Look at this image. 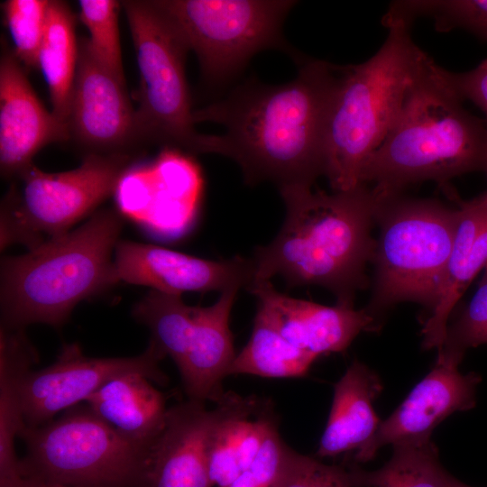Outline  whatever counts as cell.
<instances>
[{"mask_svg":"<svg viewBox=\"0 0 487 487\" xmlns=\"http://www.w3.org/2000/svg\"><path fill=\"white\" fill-rule=\"evenodd\" d=\"M280 194L285 219L275 238L254 250L255 280L279 275L289 287L319 286L337 305L354 307L356 293L369 285L365 269L376 246L372 226L389 198L368 184L332 193L288 187Z\"/></svg>","mask_w":487,"mask_h":487,"instance_id":"obj_2","label":"cell"},{"mask_svg":"<svg viewBox=\"0 0 487 487\" xmlns=\"http://www.w3.org/2000/svg\"><path fill=\"white\" fill-rule=\"evenodd\" d=\"M449 71L423 53L399 115L366 161L362 184L385 198L425 180L441 186L472 171H487V123L470 114Z\"/></svg>","mask_w":487,"mask_h":487,"instance_id":"obj_3","label":"cell"},{"mask_svg":"<svg viewBox=\"0 0 487 487\" xmlns=\"http://www.w3.org/2000/svg\"><path fill=\"white\" fill-rule=\"evenodd\" d=\"M452 487H472V486H469L455 478Z\"/></svg>","mask_w":487,"mask_h":487,"instance_id":"obj_37","label":"cell"},{"mask_svg":"<svg viewBox=\"0 0 487 487\" xmlns=\"http://www.w3.org/2000/svg\"><path fill=\"white\" fill-rule=\"evenodd\" d=\"M207 444L212 486L226 487L246 470L278 427L271 402L225 391L216 403Z\"/></svg>","mask_w":487,"mask_h":487,"instance_id":"obj_19","label":"cell"},{"mask_svg":"<svg viewBox=\"0 0 487 487\" xmlns=\"http://www.w3.org/2000/svg\"><path fill=\"white\" fill-rule=\"evenodd\" d=\"M171 16L199 62L212 88L226 86L257 53L277 49L297 62L287 43L283 23L292 0H158Z\"/></svg>","mask_w":487,"mask_h":487,"instance_id":"obj_10","label":"cell"},{"mask_svg":"<svg viewBox=\"0 0 487 487\" xmlns=\"http://www.w3.org/2000/svg\"><path fill=\"white\" fill-rule=\"evenodd\" d=\"M248 291L258 300L257 311L288 342L316 357L344 352L363 331H378L364 308L325 306L292 298L266 280H255Z\"/></svg>","mask_w":487,"mask_h":487,"instance_id":"obj_18","label":"cell"},{"mask_svg":"<svg viewBox=\"0 0 487 487\" xmlns=\"http://www.w3.org/2000/svg\"><path fill=\"white\" fill-rule=\"evenodd\" d=\"M374 255L373 289L364 309L378 330L389 309L403 301L429 313L436 305L459 221V208L400 196L383 202Z\"/></svg>","mask_w":487,"mask_h":487,"instance_id":"obj_6","label":"cell"},{"mask_svg":"<svg viewBox=\"0 0 487 487\" xmlns=\"http://www.w3.org/2000/svg\"><path fill=\"white\" fill-rule=\"evenodd\" d=\"M165 356L152 342L132 357L96 358L82 354L77 344L65 345L57 360L41 370H27L20 381V398L26 427H39L72 408L112 379L139 372L159 385L168 377L160 368Z\"/></svg>","mask_w":487,"mask_h":487,"instance_id":"obj_12","label":"cell"},{"mask_svg":"<svg viewBox=\"0 0 487 487\" xmlns=\"http://www.w3.org/2000/svg\"><path fill=\"white\" fill-rule=\"evenodd\" d=\"M70 137L69 124L45 108L13 48L5 42L0 60L2 176H19L32 165V159L41 149Z\"/></svg>","mask_w":487,"mask_h":487,"instance_id":"obj_16","label":"cell"},{"mask_svg":"<svg viewBox=\"0 0 487 487\" xmlns=\"http://www.w3.org/2000/svg\"><path fill=\"white\" fill-rule=\"evenodd\" d=\"M69 130L90 152H125L135 143V110L125 82L102 63L87 37L78 40Z\"/></svg>","mask_w":487,"mask_h":487,"instance_id":"obj_14","label":"cell"},{"mask_svg":"<svg viewBox=\"0 0 487 487\" xmlns=\"http://www.w3.org/2000/svg\"><path fill=\"white\" fill-rule=\"evenodd\" d=\"M391 459L381 468L366 471L347 464L355 487H452L455 477L442 465L438 449L429 440L396 444Z\"/></svg>","mask_w":487,"mask_h":487,"instance_id":"obj_26","label":"cell"},{"mask_svg":"<svg viewBox=\"0 0 487 487\" xmlns=\"http://www.w3.org/2000/svg\"><path fill=\"white\" fill-rule=\"evenodd\" d=\"M126 152H89L79 167L47 173L33 164L16 178L1 203V249L22 244L32 250L70 231L115 193L133 164Z\"/></svg>","mask_w":487,"mask_h":487,"instance_id":"obj_9","label":"cell"},{"mask_svg":"<svg viewBox=\"0 0 487 487\" xmlns=\"http://www.w3.org/2000/svg\"><path fill=\"white\" fill-rule=\"evenodd\" d=\"M214 416V409L189 400L168 409L151 448L148 487H213L207 444Z\"/></svg>","mask_w":487,"mask_h":487,"instance_id":"obj_20","label":"cell"},{"mask_svg":"<svg viewBox=\"0 0 487 487\" xmlns=\"http://www.w3.org/2000/svg\"><path fill=\"white\" fill-rule=\"evenodd\" d=\"M120 5L115 0H80L79 19L89 32L88 41L94 53L125 82L118 24Z\"/></svg>","mask_w":487,"mask_h":487,"instance_id":"obj_29","label":"cell"},{"mask_svg":"<svg viewBox=\"0 0 487 487\" xmlns=\"http://www.w3.org/2000/svg\"><path fill=\"white\" fill-rule=\"evenodd\" d=\"M23 475L65 487H148L152 446L124 436L84 402L20 436Z\"/></svg>","mask_w":487,"mask_h":487,"instance_id":"obj_8","label":"cell"},{"mask_svg":"<svg viewBox=\"0 0 487 487\" xmlns=\"http://www.w3.org/2000/svg\"><path fill=\"white\" fill-rule=\"evenodd\" d=\"M317 358L288 342L265 316L257 311L250 338L236 354L228 375L302 377Z\"/></svg>","mask_w":487,"mask_h":487,"instance_id":"obj_27","label":"cell"},{"mask_svg":"<svg viewBox=\"0 0 487 487\" xmlns=\"http://www.w3.org/2000/svg\"><path fill=\"white\" fill-rule=\"evenodd\" d=\"M164 148L152 162L133 164L115 193L121 213L158 232L162 231V213L165 220L170 219V213L176 220L177 213L187 223L191 220L202 187L192 159L180 150Z\"/></svg>","mask_w":487,"mask_h":487,"instance_id":"obj_17","label":"cell"},{"mask_svg":"<svg viewBox=\"0 0 487 487\" xmlns=\"http://www.w3.org/2000/svg\"><path fill=\"white\" fill-rule=\"evenodd\" d=\"M78 60L75 16L67 3L51 0L38 68L48 85L51 112L69 126Z\"/></svg>","mask_w":487,"mask_h":487,"instance_id":"obj_25","label":"cell"},{"mask_svg":"<svg viewBox=\"0 0 487 487\" xmlns=\"http://www.w3.org/2000/svg\"><path fill=\"white\" fill-rule=\"evenodd\" d=\"M449 79L464 100L468 99L485 115L487 123V59L463 73H448Z\"/></svg>","mask_w":487,"mask_h":487,"instance_id":"obj_34","label":"cell"},{"mask_svg":"<svg viewBox=\"0 0 487 487\" xmlns=\"http://www.w3.org/2000/svg\"><path fill=\"white\" fill-rule=\"evenodd\" d=\"M51 0H7L3 4L14 55L29 69L38 68Z\"/></svg>","mask_w":487,"mask_h":487,"instance_id":"obj_30","label":"cell"},{"mask_svg":"<svg viewBox=\"0 0 487 487\" xmlns=\"http://www.w3.org/2000/svg\"><path fill=\"white\" fill-rule=\"evenodd\" d=\"M129 23L140 71L135 142H160L192 154L226 157L223 135L198 133L185 73L189 46L158 0L121 4Z\"/></svg>","mask_w":487,"mask_h":487,"instance_id":"obj_7","label":"cell"},{"mask_svg":"<svg viewBox=\"0 0 487 487\" xmlns=\"http://www.w3.org/2000/svg\"><path fill=\"white\" fill-rule=\"evenodd\" d=\"M37 361L23 329L0 332V487H15L24 476L14 441L25 427L20 398L23 374Z\"/></svg>","mask_w":487,"mask_h":487,"instance_id":"obj_24","label":"cell"},{"mask_svg":"<svg viewBox=\"0 0 487 487\" xmlns=\"http://www.w3.org/2000/svg\"><path fill=\"white\" fill-rule=\"evenodd\" d=\"M279 487H355L347 466L330 465L288 446Z\"/></svg>","mask_w":487,"mask_h":487,"instance_id":"obj_32","label":"cell"},{"mask_svg":"<svg viewBox=\"0 0 487 487\" xmlns=\"http://www.w3.org/2000/svg\"><path fill=\"white\" fill-rule=\"evenodd\" d=\"M387 29L373 56L340 69L325 135L324 176L334 191L362 184L363 169L395 123L424 53L409 25L396 23Z\"/></svg>","mask_w":487,"mask_h":487,"instance_id":"obj_5","label":"cell"},{"mask_svg":"<svg viewBox=\"0 0 487 487\" xmlns=\"http://www.w3.org/2000/svg\"><path fill=\"white\" fill-rule=\"evenodd\" d=\"M487 265V207L472 200L462 202L452 251L438 299L425 319L422 347H442L454 308L476 276Z\"/></svg>","mask_w":487,"mask_h":487,"instance_id":"obj_21","label":"cell"},{"mask_svg":"<svg viewBox=\"0 0 487 487\" xmlns=\"http://www.w3.org/2000/svg\"><path fill=\"white\" fill-rule=\"evenodd\" d=\"M341 66L301 60L296 78L280 85L248 79L225 97L194 110V123L224 127L227 157L244 181L312 187L325 174V135Z\"/></svg>","mask_w":487,"mask_h":487,"instance_id":"obj_1","label":"cell"},{"mask_svg":"<svg viewBox=\"0 0 487 487\" xmlns=\"http://www.w3.org/2000/svg\"><path fill=\"white\" fill-rule=\"evenodd\" d=\"M430 17L437 32L463 29L487 41V0L393 1L381 19L386 28L396 23L411 25L418 17Z\"/></svg>","mask_w":487,"mask_h":487,"instance_id":"obj_28","label":"cell"},{"mask_svg":"<svg viewBox=\"0 0 487 487\" xmlns=\"http://www.w3.org/2000/svg\"><path fill=\"white\" fill-rule=\"evenodd\" d=\"M458 366L436 361L428 374L355 452L354 462L370 461L386 445L429 440L435 427L448 416L473 409L482 377L474 372L464 374Z\"/></svg>","mask_w":487,"mask_h":487,"instance_id":"obj_15","label":"cell"},{"mask_svg":"<svg viewBox=\"0 0 487 487\" xmlns=\"http://www.w3.org/2000/svg\"><path fill=\"white\" fill-rule=\"evenodd\" d=\"M238 291L225 289L214 304L194 307L151 289L133 308L150 341L175 363L189 400L217 403L225 392L223 381L236 355L229 321Z\"/></svg>","mask_w":487,"mask_h":487,"instance_id":"obj_11","label":"cell"},{"mask_svg":"<svg viewBox=\"0 0 487 487\" xmlns=\"http://www.w3.org/2000/svg\"><path fill=\"white\" fill-rule=\"evenodd\" d=\"M114 272L116 283L150 287L165 294L228 289L248 290L255 280L252 258L234 256L213 261L179 253L162 246L120 240L115 250Z\"/></svg>","mask_w":487,"mask_h":487,"instance_id":"obj_13","label":"cell"},{"mask_svg":"<svg viewBox=\"0 0 487 487\" xmlns=\"http://www.w3.org/2000/svg\"><path fill=\"white\" fill-rule=\"evenodd\" d=\"M379 375L354 360L335 383L317 455L333 457L359 450L380 426L372 403L382 391Z\"/></svg>","mask_w":487,"mask_h":487,"instance_id":"obj_22","label":"cell"},{"mask_svg":"<svg viewBox=\"0 0 487 487\" xmlns=\"http://www.w3.org/2000/svg\"><path fill=\"white\" fill-rule=\"evenodd\" d=\"M85 403L121 435L147 446L153 445L166 424L165 395L139 372L112 379Z\"/></svg>","mask_w":487,"mask_h":487,"instance_id":"obj_23","label":"cell"},{"mask_svg":"<svg viewBox=\"0 0 487 487\" xmlns=\"http://www.w3.org/2000/svg\"><path fill=\"white\" fill-rule=\"evenodd\" d=\"M18 487H65L59 484L49 483L40 480L25 477L24 482Z\"/></svg>","mask_w":487,"mask_h":487,"instance_id":"obj_35","label":"cell"},{"mask_svg":"<svg viewBox=\"0 0 487 487\" xmlns=\"http://www.w3.org/2000/svg\"><path fill=\"white\" fill-rule=\"evenodd\" d=\"M486 175H487V171H486ZM472 201L479 206L487 207V190L482 195H480L479 197L472 199Z\"/></svg>","mask_w":487,"mask_h":487,"instance_id":"obj_36","label":"cell"},{"mask_svg":"<svg viewBox=\"0 0 487 487\" xmlns=\"http://www.w3.org/2000/svg\"><path fill=\"white\" fill-rule=\"evenodd\" d=\"M487 345V265L469 303L447 325L436 359L460 364L467 349Z\"/></svg>","mask_w":487,"mask_h":487,"instance_id":"obj_31","label":"cell"},{"mask_svg":"<svg viewBox=\"0 0 487 487\" xmlns=\"http://www.w3.org/2000/svg\"><path fill=\"white\" fill-rule=\"evenodd\" d=\"M287 447L276 427L252 464L226 487H279Z\"/></svg>","mask_w":487,"mask_h":487,"instance_id":"obj_33","label":"cell"},{"mask_svg":"<svg viewBox=\"0 0 487 487\" xmlns=\"http://www.w3.org/2000/svg\"><path fill=\"white\" fill-rule=\"evenodd\" d=\"M123 228L119 211H96L79 227L1 261V326L60 327L74 308L116 283L115 252Z\"/></svg>","mask_w":487,"mask_h":487,"instance_id":"obj_4","label":"cell"}]
</instances>
